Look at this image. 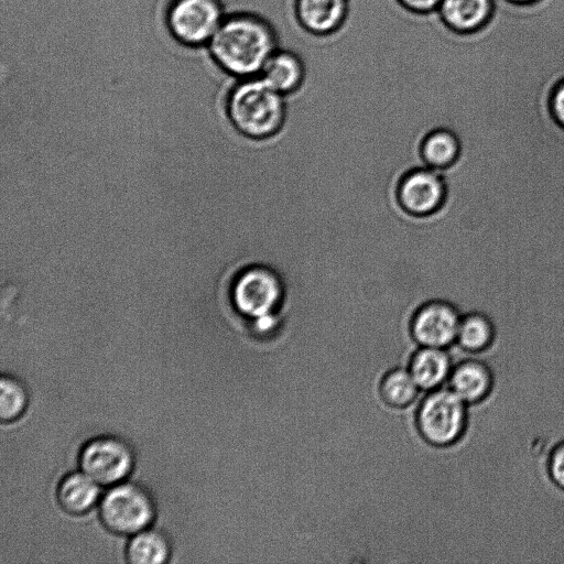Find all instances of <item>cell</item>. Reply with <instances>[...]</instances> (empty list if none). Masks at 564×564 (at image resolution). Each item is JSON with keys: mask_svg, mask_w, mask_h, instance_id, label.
<instances>
[{"mask_svg": "<svg viewBox=\"0 0 564 564\" xmlns=\"http://www.w3.org/2000/svg\"><path fill=\"white\" fill-rule=\"evenodd\" d=\"M448 196L447 183L440 171L417 167L405 173L397 187L400 207L409 215L430 216L438 212Z\"/></svg>", "mask_w": 564, "mask_h": 564, "instance_id": "cell-8", "label": "cell"}, {"mask_svg": "<svg viewBox=\"0 0 564 564\" xmlns=\"http://www.w3.org/2000/svg\"><path fill=\"white\" fill-rule=\"evenodd\" d=\"M227 112L240 133L251 139H267L284 124L285 97L260 76L238 79L228 96Z\"/></svg>", "mask_w": 564, "mask_h": 564, "instance_id": "cell-2", "label": "cell"}, {"mask_svg": "<svg viewBox=\"0 0 564 564\" xmlns=\"http://www.w3.org/2000/svg\"><path fill=\"white\" fill-rule=\"evenodd\" d=\"M549 106L554 120L564 128V78L553 87Z\"/></svg>", "mask_w": 564, "mask_h": 564, "instance_id": "cell-22", "label": "cell"}, {"mask_svg": "<svg viewBox=\"0 0 564 564\" xmlns=\"http://www.w3.org/2000/svg\"><path fill=\"white\" fill-rule=\"evenodd\" d=\"M419 386L410 371L402 369L389 372L381 382V395L392 406H405L416 397Z\"/></svg>", "mask_w": 564, "mask_h": 564, "instance_id": "cell-19", "label": "cell"}, {"mask_svg": "<svg viewBox=\"0 0 564 564\" xmlns=\"http://www.w3.org/2000/svg\"><path fill=\"white\" fill-rule=\"evenodd\" d=\"M420 154L426 166L444 171L458 162L462 154V142L456 131L437 128L423 138Z\"/></svg>", "mask_w": 564, "mask_h": 564, "instance_id": "cell-15", "label": "cell"}, {"mask_svg": "<svg viewBox=\"0 0 564 564\" xmlns=\"http://www.w3.org/2000/svg\"><path fill=\"white\" fill-rule=\"evenodd\" d=\"M28 393L14 378L3 376L0 381V417L2 422L18 419L26 409Z\"/></svg>", "mask_w": 564, "mask_h": 564, "instance_id": "cell-20", "label": "cell"}, {"mask_svg": "<svg viewBox=\"0 0 564 564\" xmlns=\"http://www.w3.org/2000/svg\"><path fill=\"white\" fill-rule=\"evenodd\" d=\"M397 3L408 11L409 13L415 15H427L431 13H436L441 0H395Z\"/></svg>", "mask_w": 564, "mask_h": 564, "instance_id": "cell-23", "label": "cell"}, {"mask_svg": "<svg viewBox=\"0 0 564 564\" xmlns=\"http://www.w3.org/2000/svg\"><path fill=\"white\" fill-rule=\"evenodd\" d=\"M494 10V0H441L435 14L448 33L469 35L490 21Z\"/></svg>", "mask_w": 564, "mask_h": 564, "instance_id": "cell-11", "label": "cell"}, {"mask_svg": "<svg viewBox=\"0 0 564 564\" xmlns=\"http://www.w3.org/2000/svg\"><path fill=\"white\" fill-rule=\"evenodd\" d=\"M497 335L498 329L491 317L471 311L462 315L456 341L468 352H481L495 344Z\"/></svg>", "mask_w": 564, "mask_h": 564, "instance_id": "cell-16", "label": "cell"}, {"mask_svg": "<svg viewBox=\"0 0 564 564\" xmlns=\"http://www.w3.org/2000/svg\"><path fill=\"white\" fill-rule=\"evenodd\" d=\"M100 485L83 470L65 476L57 488L61 507L70 514H83L99 499Z\"/></svg>", "mask_w": 564, "mask_h": 564, "instance_id": "cell-14", "label": "cell"}, {"mask_svg": "<svg viewBox=\"0 0 564 564\" xmlns=\"http://www.w3.org/2000/svg\"><path fill=\"white\" fill-rule=\"evenodd\" d=\"M451 361L442 348L423 347L411 362L410 372L419 388H437L451 375Z\"/></svg>", "mask_w": 564, "mask_h": 564, "instance_id": "cell-17", "label": "cell"}, {"mask_svg": "<svg viewBox=\"0 0 564 564\" xmlns=\"http://www.w3.org/2000/svg\"><path fill=\"white\" fill-rule=\"evenodd\" d=\"M546 474L550 481L564 492V440L557 442L549 452Z\"/></svg>", "mask_w": 564, "mask_h": 564, "instance_id": "cell-21", "label": "cell"}, {"mask_svg": "<svg viewBox=\"0 0 564 564\" xmlns=\"http://www.w3.org/2000/svg\"><path fill=\"white\" fill-rule=\"evenodd\" d=\"M283 294L280 275L267 265H251L241 271L230 291L235 308L250 319L276 312Z\"/></svg>", "mask_w": 564, "mask_h": 564, "instance_id": "cell-5", "label": "cell"}, {"mask_svg": "<svg viewBox=\"0 0 564 564\" xmlns=\"http://www.w3.org/2000/svg\"><path fill=\"white\" fill-rule=\"evenodd\" d=\"M467 424V404L451 389L427 395L417 412V426L423 437L437 446L453 444Z\"/></svg>", "mask_w": 564, "mask_h": 564, "instance_id": "cell-4", "label": "cell"}, {"mask_svg": "<svg viewBox=\"0 0 564 564\" xmlns=\"http://www.w3.org/2000/svg\"><path fill=\"white\" fill-rule=\"evenodd\" d=\"M154 503L148 491L139 485H115L102 498L100 518L105 527L119 534H135L152 523Z\"/></svg>", "mask_w": 564, "mask_h": 564, "instance_id": "cell-3", "label": "cell"}, {"mask_svg": "<svg viewBox=\"0 0 564 564\" xmlns=\"http://www.w3.org/2000/svg\"><path fill=\"white\" fill-rule=\"evenodd\" d=\"M462 315L448 301H430L415 312L412 335L423 347L444 348L456 340Z\"/></svg>", "mask_w": 564, "mask_h": 564, "instance_id": "cell-9", "label": "cell"}, {"mask_svg": "<svg viewBox=\"0 0 564 564\" xmlns=\"http://www.w3.org/2000/svg\"><path fill=\"white\" fill-rule=\"evenodd\" d=\"M278 47L279 35L274 25L254 12L225 17L209 41L213 59L238 79L259 76Z\"/></svg>", "mask_w": 564, "mask_h": 564, "instance_id": "cell-1", "label": "cell"}, {"mask_svg": "<svg viewBox=\"0 0 564 564\" xmlns=\"http://www.w3.org/2000/svg\"><path fill=\"white\" fill-rule=\"evenodd\" d=\"M225 19L219 0H174L167 10V26L186 45L209 43Z\"/></svg>", "mask_w": 564, "mask_h": 564, "instance_id": "cell-6", "label": "cell"}, {"mask_svg": "<svg viewBox=\"0 0 564 564\" xmlns=\"http://www.w3.org/2000/svg\"><path fill=\"white\" fill-rule=\"evenodd\" d=\"M134 456L131 447L115 436H99L88 441L79 454L82 470L104 486L117 485L132 470Z\"/></svg>", "mask_w": 564, "mask_h": 564, "instance_id": "cell-7", "label": "cell"}, {"mask_svg": "<svg viewBox=\"0 0 564 564\" xmlns=\"http://www.w3.org/2000/svg\"><path fill=\"white\" fill-rule=\"evenodd\" d=\"M508 1L516 3V4H530L538 0H508Z\"/></svg>", "mask_w": 564, "mask_h": 564, "instance_id": "cell-25", "label": "cell"}, {"mask_svg": "<svg viewBox=\"0 0 564 564\" xmlns=\"http://www.w3.org/2000/svg\"><path fill=\"white\" fill-rule=\"evenodd\" d=\"M254 330L258 334H268L278 326L279 318L276 312L268 313L251 319Z\"/></svg>", "mask_w": 564, "mask_h": 564, "instance_id": "cell-24", "label": "cell"}, {"mask_svg": "<svg viewBox=\"0 0 564 564\" xmlns=\"http://www.w3.org/2000/svg\"><path fill=\"white\" fill-rule=\"evenodd\" d=\"M269 86L284 97L301 89L306 79V65L300 54L278 47L259 75Z\"/></svg>", "mask_w": 564, "mask_h": 564, "instance_id": "cell-12", "label": "cell"}, {"mask_svg": "<svg viewBox=\"0 0 564 564\" xmlns=\"http://www.w3.org/2000/svg\"><path fill=\"white\" fill-rule=\"evenodd\" d=\"M449 384L451 390L466 404H475L489 397L495 386V376L485 361L468 359L451 371Z\"/></svg>", "mask_w": 564, "mask_h": 564, "instance_id": "cell-13", "label": "cell"}, {"mask_svg": "<svg viewBox=\"0 0 564 564\" xmlns=\"http://www.w3.org/2000/svg\"><path fill=\"white\" fill-rule=\"evenodd\" d=\"M170 543L161 532L144 529L133 535L127 547L132 564H162L170 556Z\"/></svg>", "mask_w": 564, "mask_h": 564, "instance_id": "cell-18", "label": "cell"}, {"mask_svg": "<svg viewBox=\"0 0 564 564\" xmlns=\"http://www.w3.org/2000/svg\"><path fill=\"white\" fill-rule=\"evenodd\" d=\"M350 0H293V14L299 26L315 37L339 32L349 15Z\"/></svg>", "mask_w": 564, "mask_h": 564, "instance_id": "cell-10", "label": "cell"}]
</instances>
